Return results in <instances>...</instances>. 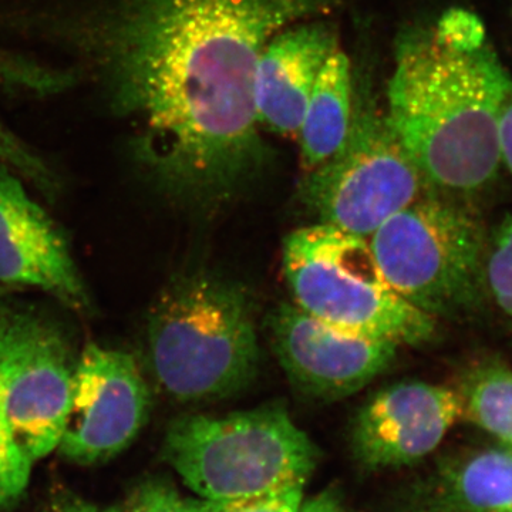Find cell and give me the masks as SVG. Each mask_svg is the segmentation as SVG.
Returning a JSON list of instances; mask_svg holds the SVG:
<instances>
[{"mask_svg": "<svg viewBox=\"0 0 512 512\" xmlns=\"http://www.w3.org/2000/svg\"><path fill=\"white\" fill-rule=\"evenodd\" d=\"M345 0H126L104 32L114 106L173 194L221 200L264 167L255 109L266 43Z\"/></svg>", "mask_w": 512, "mask_h": 512, "instance_id": "obj_1", "label": "cell"}, {"mask_svg": "<svg viewBox=\"0 0 512 512\" xmlns=\"http://www.w3.org/2000/svg\"><path fill=\"white\" fill-rule=\"evenodd\" d=\"M511 84L473 13L451 10L399 36L386 117L433 194L471 202L497 181Z\"/></svg>", "mask_w": 512, "mask_h": 512, "instance_id": "obj_2", "label": "cell"}, {"mask_svg": "<svg viewBox=\"0 0 512 512\" xmlns=\"http://www.w3.org/2000/svg\"><path fill=\"white\" fill-rule=\"evenodd\" d=\"M147 353L154 379L175 402L241 393L258 375L261 357L247 291L208 272L174 279L148 312Z\"/></svg>", "mask_w": 512, "mask_h": 512, "instance_id": "obj_3", "label": "cell"}, {"mask_svg": "<svg viewBox=\"0 0 512 512\" xmlns=\"http://www.w3.org/2000/svg\"><path fill=\"white\" fill-rule=\"evenodd\" d=\"M164 460L202 500L254 497L305 485L319 448L282 406L171 421Z\"/></svg>", "mask_w": 512, "mask_h": 512, "instance_id": "obj_4", "label": "cell"}, {"mask_svg": "<svg viewBox=\"0 0 512 512\" xmlns=\"http://www.w3.org/2000/svg\"><path fill=\"white\" fill-rule=\"evenodd\" d=\"M490 234L471 202L427 194L373 232L370 248L394 291L440 319L483 311Z\"/></svg>", "mask_w": 512, "mask_h": 512, "instance_id": "obj_5", "label": "cell"}, {"mask_svg": "<svg viewBox=\"0 0 512 512\" xmlns=\"http://www.w3.org/2000/svg\"><path fill=\"white\" fill-rule=\"evenodd\" d=\"M282 266L293 303L330 325L412 348L436 338L439 320L394 291L369 238L316 222L285 238Z\"/></svg>", "mask_w": 512, "mask_h": 512, "instance_id": "obj_6", "label": "cell"}, {"mask_svg": "<svg viewBox=\"0 0 512 512\" xmlns=\"http://www.w3.org/2000/svg\"><path fill=\"white\" fill-rule=\"evenodd\" d=\"M356 80L346 140L325 163L305 171L298 194L320 224L370 238L394 214L433 192L377 106L366 77Z\"/></svg>", "mask_w": 512, "mask_h": 512, "instance_id": "obj_7", "label": "cell"}, {"mask_svg": "<svg viewBox=\"0 0 512 512\" xmlns=\"http://www.w3.org/2000/svg\"><path fill=\"white\" fill-rule=\"evenodd\" d=\"M73 370L66 340L55 326L33 316L6 319L0 400L12 439L32 464L59 446Z\"/></svg>", "mask_w": 512, "mask_h": 512, "instance_id": "obj_8", "label": "cell"}, {"mask_svg": "<svg viewBox=\"0 0 512 512\" xmlns=\"http://www.w3.org/2000/svg\"><path fill=\"white\" fill-rule=\"evenodd\" d=\"M150 409V387L134 356L89 343L74 365L57 450L82 466L104 463L133 444Z\"/></svg>", "mask_w": 512, "mask_h": 512, "instance_id": "obj_9", "label": "cell"}, {"mask_svg": "<svg viewBox=\"0 0 512 512\" xmlns=\"http://www.w3.org/2000/svg\"><path fill=\"white\" fill-rule=\"evenodd\" d=\"M279 365L298 392L318 400L352 396L392 367L400 346L330 325L293 302L271 316Z\"/></svg>", "mask_w": 512, "mask_h": 512, "instance_id": "obj_10", "label": "cell"}, {"mask_svg": "<svg viewBox=\"0 0 512 512\" xmlns=\"http://www.w3.org/2000/svg\"><path fill=\"white\" fill-rule=\"evenodd\" d=\"M454 387L426 382L392 384L373 394L350 431L353 454L370 470L410 467L440 447L461 419Z\"/></svg>", "mask_w": 512, "mask_h": 512, "instance_id": "obj_11", "label": "cell"}, {"mask_svg": "<svg viewBox=\"0 0 512 512\" xmlns=\"http://www.w3.org/2000/svg\"><path fill=\"white\" fill-rule=\"evenodd\" d=\"M0 282L40 289L77 312L90 308L62 232L8 165H0Z\"/></svg>", "mask_w": 512, "mask_h": 512, "instance_id": "obj_12", "label": "cell"}, {"mask_svg": "<svg viewBox=\"0 0 512 512\" xmlns=\"http://www.w3.org/2000/svg\"><path fill=\"white\" fill-rule=\"evenodd\" d=\"M339 49L335 26L318 18L293 23L266 43L254 89L262 130L279 136L298 134L320 70Z\"/></svg>", "mask_w": 512, "mask_h": 512, "instance_id": "obj_13", "label": "cell"}, {"mask_svg": "<svg viewBox=\"0 0 512 512\" xmlns=\"http://www.w3.org/2000/svg\"><path fill=\"white\" fill-rule=\"evenodd\" d=\"M393 512H512V448H473L443 458Z\"/></svg>", "mask_w": 512, "mask_h": 512, "instance_id": "obj_14", "label": "cell"}, {"mask_svg": "<svg viewBox=\"0 0 512 512\" xmlns=\"http://www.w3.org/2000/svg\"><path fill=\"white\" fill-rule=\"evenodd\" d=\"M353 69L342 49L320 70L296 137L303 170L325 163L346 140L352 120Z\"/></svg>", "mask_w": 512, "mask_h": 512, "instance_id": "obj_15", "label": "cell"}, {"mask_svg": "<svg viewBox=\"0 0 512 512\" xmlns=\"http://www.w3.org/2000/svg\"><path fill=\"white\" fill-rule=\"evenodd\" d=\"M461 419L512 448V369L487 362L464 376L460 387Z\"/></svg>", "mask_w": 512, "mask_h": 512, "instance_id": "obj_16", "label": "cell"}, {"mask_svg": "<svg viewBox=\"0 0 512 512\" xmlns=\"http://www.w3.org/2000/svg\"><path fill=\"white\" fill-rule=\"evenodd\" d=\"M488 298L512 325V215L504 218L488 241L485 259Z\"/></svg>", "mask_w": 512, "mask_h": 512, "instance_id": "obj_17", "label": "cell"}, {"mask_svg": "<svg viewBox=\"0 0 512 512\" xmlns=\"http://www.w3.org/2000/svg\"><path fill=\"white\" fill-rule=\"evenodd\" d=\"M6 319H0V352L5 339ZM32 463L20 453L12 439L0 400V507L19 498L29 483Z\"/></svg>", "mask_w": 512, "mask_h": 512, "instance_id": "obj_18", "label": "cell"}, {"mask_svg": "<svg viewBox=\"0 0 512 512\" xmlns=\"http://www.w3.org/2000/svg\"><path fill=\"white\" fill-rule=\"evenodd\" d=\"M303 487L284 488L254 497L234 500H192L194 512H298L303 501Z\"/></svg>", "mask_w": 512, "mask_h": 512, "instance_id": "obj_19", "label": "cell"}, {"mask_svg": "<svg viewBox=\"0 0 512 512\" xmlns=\"http://www.w3.org/2000/svg\"><path fill=\"white\" fill-rule=\"evenodd\" d=\"M0 161L9 168L19 171L47 192L56 190V177L50 168L30 148L8 130L0 127Z\"/></svg>", "mask_w": 512, "mask_h": 512, "instance_id": "obj_20", "label": "cell"}, {"mask_svg": "<svg viewBox=\"0 0 512 512\" xmlns=\"http://www.w3.org/2000/svg\"><path fill=\"white\" fill-rule=\"evenodd\" d=\"M124 512H194L192 500H185L173 485L148 480L138 485Z\"/></svg>", "mask_w": 512, "mask_h": 512, "instance_id": "obj_21", "label": "cell"}, {"mask_svg": "<svg viewBox=\"0 0 512 512\" xmlns=\"http://www.w3.org/2000/svg\"><path fill=\"white\" fill-rule=\"evenodd\" d=\"M498 143H500L501 163L512 177V84L505 94L498 121Z\"/></svg>", "mask_w": 512, "mask_h": 512, "instance_id": "obj_22", "label": "cell"}, {"mask_svg": "<svg viewBox=\"0 0 512 512\" xmlns=\"http://www.w3.org/2000/svg\"><path fill=\"white\" fill-rule=\"evenodd\" d=\"M298 512H346L342 500L335 490H326L323 493L302 501Z\"/></svg>", "mask_w": 512, "mask_h": 512, "instance_id": "obj_23", "label": "cell"}, {"mask_svg": "<svg viewBox=\"0 0 512 512\" xmlns=\"http://www.w3.org/2000/svg\"><path fill=\"white\" fill-rule=\"evenodd\" d=\"M46 512H123L117 507H101L76 497H64L55 501Z\"/></svg>", "mask_w": 512, "mask_h": 512, "instance_id": "obj_24", "label": "cell"}]
</instances>
